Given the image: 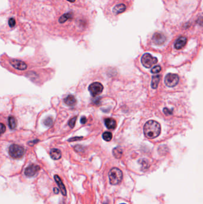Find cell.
<instances>
[{
  "label": "cell",
  "instance_id": "4fadbf2b",
  "mask_svg": "<svg viewBox=\"0 0 203 204\" xmlns=\"http://www.w3.org/2000/svg\"><path fill=\"white\" fill-rule=\"evenodd\" d=\"M105 125L109 129H114L116 127V122L114 119L107 118L105 119Z\"/></svg>",
  "mask_w": 203,
  "mask_h": 204
},
{
  "label": "cell",
  "instance_id": "ffe728a7",
  "mask_svg": "<svg viewBox=\"0 0 203 204\" xmlns=\"http://www.w3.org/2000/svg\"><path fill=\"white\" fill-rule=\"evenodd\" d=\"M113 135L110 132H105L102 134V138L106 141H110L112 139Z\"/></svg>",
  "mask_w": 203,
  "mask_h": 204
},
{
  "label": "cell",
  "instance_id": "d4e9b609",
  "mask_svg": "<svg viewBox=\"0 0 203 204\" xmlns=\"http://www.w3.org/2000/svg\"><path fill=\"white\" fill-rule=\"evenodd\" d=\"M5 131V126L3 123H0V135L4 134Z\"/></svg>",
  "mask_w": 203,
  "mask_h": 204
},
{
  "label": "cell",
  "instance_id": "30bf717a",
  "mask_svg": "<svg viewBox=\"0 0 203 204\" xmlns=\"http://www.w3.org/2000/svg\"><path fill=\"white\" fill-rule=\"evenodd\" d=\"M187 42V38L185 36L179 37L174 44V48L177 50H180L183 48Z\"/></svg>",
  "mask_w": 203,
  "mask_h": 204
},
{
  "label": "cell",
  "instance_id": "9c48e42d",
  "mask_svg": "<svg viewBox=\"0 0 203 204\" xmlns=\"http://www.w3.org/2000/svg\"><path fill=\"white\" fill-rule=\"evenodd\" d=\"M10 63L11 64V65L14 67L16 69L18 70H23L27 69V64L26 63L21 61V60H16V59H12L11 60H10Z\"/></svg>",
  "mask_w": 203,
  "mask_h": 204
},
{
  "label": "cell",
  "instance_id": "cb8c5ba5",
  "mask_svg": "<svg viewBox=\"0 0 203 204\" xmlns=\"http://www.w3.org/2000/svg\"><path fill=\"white\" fill-rule=\"evenodd\" d=\"M8 24H9V26L11 27H13L15 24V20L14 18H10L8 20Z\"/></svg>",
  "mask_w": 203,
  "mask_h": 204
},
{
  "label": "cell",
  "instance_id": "d6986e66",
  "mask_svg": "<svg viewBox=\"0 0 203 204\" xmlns=\"http://www.w3.org/2000/svg\"><path fill=\"white\" fill-rule=\"evenodd\" d=\"M113 155L115 156V157L120 158L122 155L123 152H122L121 149H120L118 147H116L113 150Z\"/></svg>",
  "mask_w": 203,
  "mask_h": 204
},
{
  "label": "cell",
  "instance_id": "44dd1931",
  "mask_svg": "<svg viewBox=\"0 0 203 204\" xmlns=\"http://www.w3.org/2000/svg\"><path fill=\"white\" fill-rule=\"evenodd\" d=\"M53 123V119L52 117H47L43 120V124L46 126H50Z\"/></svg>",
  "mask_w": 203,
  "mask_h": 204
},
{
  "label": "cell",
  "instance_id": "2e32d148",
  "mask_svg": "<svg viewBox=\"0 0 203 204\" xmlns=\"http://www.w3.org/2000/svg\"><path fill=\"white\" fill-rule=\"evenodd\" d=\"M160 80V75H155L152 76V82H151V86L153 89H156L157 88Z\"/></svg>",
  "mask_w": 203,
  "mask_h": 204
},
{
  "label": "cell",
  "instance_id": "7c38bea8",
  "mask_svg": "<svg viewBox=\"0 0 203 204\" xmlns=\"http://www.w3.org/2000/svg\"><path fill=\"white\" fill-rule=\"evenodd\" d=\"M126 9V6L124 4H117L113 9V13L114 14H118L123 13Z\"/></svg>",
  "mask_w": 203,
  "mask_h": 204
},
{
  "label": "cell",
  "instance_id": "5bb4252c",
  "mask_svg": "<svg viewBox=\"0 0 203 204\" xmlns=\"http://www.w3.org/2000/svg\"><path fill=\"white\" fill-rule=\"evenodd\" d=\"M50 156L54 160L60 159L61 157V152L59 149H52L50 151Z\"/></svg>",
  "mask_w": 203,
  "mask_h": 204
},
{
  "label": "cell",
  "instance_id": "4dcf8cb0",
  "mask_svg": "<svg viewBox=\"0 0 203 204\" xmlns=\"http://www.w3.org/2000/svg\"><path fill=\"white\" fill-rule=\"evenodd\" d=\"M68 1H69V2H74L76 0H67Z\"/></svg>",
  "mask_w": 203,
  "mask_h": 204
},
{
  "label": "cell",
  "instance_id": "7402d4cb",
  "mask_svg": "<svg viewBox=\"0 0 203 204\" xmlns=\"http://www.w3.org/2000/svg\"><path fill=\"white\" fill-rule=\"evenodd\" d=\"M76 119H77V117L76 116H74L73 118H72L68 122V125L72 128L75 125V123H76Z\"/></svg>",
  "mask_w": 203,
  "mask_h": 204
},
{
  "label": "cell",
  "instance_id": "f1b7e54d",
  "mask_svg": "<svg viewBox=\"0 0 203 204\" xmlns=\"http://www.w3.org/2000/svg\"><path fill=\"white\" fill-rule=\"evenodd\" d=\"M38 141V140H34V141H30V142H29V144L30 146H33V144H35V143H36Z\"/></svg>",
  "mask_w": 203,
  "mask_h": 204
},
{
  "label": "cell",
  "instance_id": "8fae6325",
  "mask_svg": "<svg viewBox=\"0 0 203 204\" xmlns=\"http://www.w3.org/2000/svg\"><path fill=\"white\" fill-rule=\"evenodd\" d=\"M54 180L55 181V182L57 183V184H58L60 190H61V192L62 193L63 195L64 196H66L67 194V191H66V189H65V187L62 181V180H61V178H60V177L57 175H54Z\"/></svg>",
  "mask_w": 203,
  "mask_h": 204
},
{
  "label": "cell",
  "instance_id": "7a4b0ae2",
  "mask_svg": "<svg viewBox=\"0 0 203 204\" xmlns=\"http://www.w3.org/2000/svg\"><path fill=\"white\" fill-rule=\"evenodd\" d=\"M110 183L112 185L118 184L122 180L123 174L121 171L117 168H113L108 173Z\"/></svg>",
  "mask_w": 203,
  "mask_h": 204
},
{
  "label": "cell",
  "instance_id": "5b68a950",
  "mask_svg": "<svg viewBox=\"0 0 203 204\" xmlns=\"http://www.w3.org/2000/svg\"><path fill=\"white\" fill-rule=\"evenodd\" d=\"M179 78L177 74L168 73L164 79L165 84L168 87L175 86L179 82Z\"/></svg>",
  "mask_w": 203,
  "mask_h": 204
},
{
  "label": "cell",
  "instance_id": "52a82bcc",
  "mask_svg": "<svg viewBox=\"0 0 203 204\" xmlns=\"http://www.w3.org/2000/svg\"><path fill=\"white\" fill-rule=\"evenodd\" d=\"M39 166L36 164H30L24 170V174L28 177H34L39 171Z\"/></svg>",
  "mask_w": 203,
  "mask_h": 204
},
{
  "label": "cell",
  "instance_id": "277c9868",
  "mask_svg": "<svg viewBox=\"0 0 203 204\" xmlns=\"http://www.w3.org/2000/svg\"><path fill=\"white\" fill-rule=\"evenodd\" d=\"M140 61L142 65L146 68L151 67L154 64H156L158 61L157 58L156 57H153L151 54L149 53L144 54L141 57Z\"/></svg>",
  "mask_w": 203,
  "mask_h": 204
},
{
  "label": "cell",
  "instance_id": "4316f807",
  "mask_svg": "<svg viewBox=\"0 0 203 204\" xmlns=\"http://www.w3.org/2000/svg\"><path fill=\"white\" fill-rule=\"evenodd\" d=\"M86 121H87V119H86V118L85 117V116L82 117V118L80 119V122H81L82 123H83V124L85 123L86 122Z\"/></svg>",
  "mask_w": 203,
  "mask_h": 204
},
{
  "label": "cell",
  "instance_id": "6da1fadb",
  "mask_svg": "<svg viewBox=\"0 0 203 204\" xmlns=\"http://www.w3.org/2000/svg\"><path fill=\"white\" fill-rule=\"evenodd\" d=\"M161 132V126L157 121L151 120L145 123L143 126V133L146 137L152 139L158 137Z\"/></svg>",
  "mask_w": 203,
  "mask_h": 204
},
{
  "label": "cell",
  "instance_id": "603a6c76",
  "mask_svg": "<svg viewBox=\"0 0 203 204\" xmlns=\"http://www.w3.org/2000/svg\"><path fill=\"white\" fill-rule=\"evenodd\" d=\"M161 68L160 66H155L154 67H152L151 72L152 73H158L161 71Z\"/></svg>",
  "mask_w": 203,
  "mask_h": 204
},
{
  "label": "cell",
  "instance_id": "8992f818",
  "mask_svg": "<svg viewBox=\"0 0 203 204\" xmlns=\"http://www.w3.org/2000/svg\"><path fill=\"white\" fill-rule=\"evenodd\" d=\"M88 90L89 91L90 94L92 96L95 97L100 94L102 92L103 90V86L101 83L95 82L91 84L89 86Z\"/></svg>",
  "mask_w": 203,
  "mask_h": 204
},
{
  "label": "cell",
  "instance_id": "ba28073f",
  "mask_svg": "<svg viewBox=\"0 0 203 204\" xmlns=\"http://www.w3.org/2000/svg\"><path fill=\"white\" fill-rule=\"evenodd\" d=\"M152 41L154 44L157 45L163 44L166 39L165 35L161 32H155L152 36Z\"/></svg>",
  "mask_w": 203,
  "mask_h": 204
},
{
  "label": "cell",
  "instance_id": "f546056e",
  "mask_svg": "<svg viewBox=\"0 0 203 204\" xmlns=\"http://www.w3.org/2000/svg\"><path fill=\"white\" fill-rule=\"evenodd\" d=\"M54 193H55V194H57V193H58V192H59V189H58V188L55 187V188H54Z\"/></svg>",
  "mask_w": 203,
  "mask_h": 204
},
{
  "label": "cell",
  "instance_id": "1f68e13d",
  "mask_svg": "<svg viewBox=\"0 0 203 204\" xmlns=\"http://www.w3.org/2000/svg\"><path fill=\"white\" fill-rule=\"evenodd\" d=\"M121 204H125V203H121Z\"/></svg>",
  "mask_w": 203,
  "mask_h": 204
},
{
  "label": "cell",
  "instance_id": "ac0fdd59",
  "mask_svg": "<svg viewBox=\"0 0 203 204\" xmlns=\"http://www.w3.org/2000/svg\"><path fill=\"white\" fill-rule=\"evenodd\" d=\"M73 17V14L71 13H65L64 14H63V16H61L60 18H59V22L61 23H64L65 21H66L67 20L70 19Z\"/></svg>",
  "mask_w": 203,
  "mask_h": 204
},
{
  "label": "cell",
  "instance_id": "484cf974",
  "mask_svg": "<svg viewBox=\"0 0 203 204\" xmlns=\"http://www.w3.org/2000/svg\"><path fill=\"white\" fill-rule=\"evenodd\" d=\"M163 111H164V113L167 115H169L172 114V111L170 110V109H168L167 108H164L163 109Z\"/></svg>",
  "mask_w": 203,
  "mask_h": 204
},
{
  "label": "cell",
  "instance_id": "3957f363",
  "mask_svg": "<svg viewBox=\"0 0 203 204\" xmlns=\"http://www.w3.org/2000/svg\"><path fill=\"white\" fill-rule=\"evenodd\" d=\"M9 154L14 159H20L24 154V149L17 144H12L9 147Z\"/></svg>",
  "mask_w": 203,
  "mask_h": 204
},
{
  "label": "cell",
  "instance_id": "9a60e30c",
  "mask_svg": "<svg viewBox=\"0 0 203 204\" xmlns=\"http://www.w3.org/2000/svg\"><path fill=\"white\" fill-rule=\"evenodd\" d=\"M64 101L65 104H67V106H72L76 104V100L73 95H68L64 99Z\"/></svg>",
  "mask_w": 203,
  "mask_h": 204
},
{
  "label": "cell",
  "instance_id": "e0dca14e",
  "mask_svg": "<svg viewBox=\"0 0 203 204\" xmlns=\"http://www.w3.org/2000/svg\"><path fill=\"white\" fill-rule=\"evenodd\" d=\"M8 125H9V127L11 129H14L16 128L17 120H16V119L14 116H11L8 118Z\"/></svg>",
  "mask_w": 203,
  "mask_h": 204
},
{
  "label": "cell",
  "instance_id": "83f0119b",
  "mask_svg": "<svg viewBox=\"0 0 203 204\" xmlns=\"http://www.w3.org/2000/svg\"><path fill=\"white\" fill-rule=\"evenodd\" d=\"M81 138H82V137H74V138H71L69 139V140H68V141H76V140H80V139H81Z\"/></svg>",
  "mask_w": 203,
  "mask_h": 204
}]
</instances>
